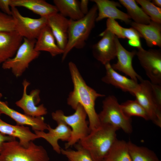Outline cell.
<instances>
[{
	"label": "cell",
	"mask_w": 161,
	"mask_h": 161,
	"mask_svg": "<svg viewBox=\"0 0 161 161\" xmlns=\"http://www.w3.org/2000/svg\"><path fill=\"white\" fill-rule=\"evenodd\" d=\"M74 145L75 150L61 148V154L65 156L68 161H94L89 152L79 143Z\"/></svg>",
	"instance_id": "cell-30"
},
{
	"label": "cell",
	"mask_w": 161,
	"mask_h": 161,
	"mask_svg": "<svg viewBox=\"0 0 161 161\" xmlns=\"http://www.w3.org/2000/svg\"><path fill=\"white\" fill-rule=\"evenodd\" d=\"M58 125L55 128H52L49 124L48 125V131H34V133L39 138L45 140L52 146L53 150L58 154H61V148L58 144V141L67 142L70 138L71 129L64 123L60 121L57 122Z\"/></svg>",
	"instance_id": "cell-15"
},
{
	"label": "cell",
	"mask_w": 161,
	"mask_h": 161,
	"mask_svg": "<svg viewBox=\"0 0 161 161\" xmlns=\"http://www.w3.org/2000/svg\"><path fill=\"white\" fill-rule=\"evenodd\" d=\"M144 38L147 46L161 47V24L151 21L148 24L137 23L131 21L130 24Z\"/></svg>",
	"instance_id": "cell-21"
},
{
	"label": "cell",
	"mask_w": 161,
	"mask_h": 161,
	"mask_svg": "<svg viewBox=\"0 0 161 161\" xmlns=\"http://www.w3.org/2000/svg\"><path fill=\"white\" fill-rule=\"evenodd\" d=\"M99 35L102 38L93 46L92 54L97 60L105 65L116 57L115 35L106 29Z\"/></svg>",
	"instance_id": "cell-12"
},
{
	"label": "cell",
	"mask_w": 161,
	"mask_h": 161,
	"mask_svg": "<svg viewBox=\"0 0 161 161\" xmlns=\"http://www.w3.org/2000/svg\"><path fill=\"white\" fill-rule=\"evenodd\" d=\"M127 143L132 161H160L155 153L148 148L138 146L130 140Z\"/></svg>",
	"instance_id": "cell-28"
},
{
	"label": "cell",
	"mask_w": 161,
	"mask_h": 161,
	"mask_svg": "<svg viewBox=\"0 0 161 161\" xmlns=\"http://www.w3.org/2000/svg\"><path fill=\"white\" fill-rule=\"evenodd\" d=\"M1 161H49L48 153L42 146L30 142L25 147L15 140L4 142L0 152Z\"/></svg>",
	"instance_id": "cell-4"
},
{
	"label": "cell",
	"mask_w": 161,
	"mask_h": 161,
	"mask_svg": "<svg viewBox=\"0 0 161 161\" xmlns=\"http://www.w3.org/2000/svg\"><path fill=\"white\" fill-rule=\"evenodd\" d=\"M89 1L87 0H81L80 2V8L81 13L84 15L87 14L89 12Z\"/></svg>",
	"instance_id": "cell-34"
},
{
	"label": "cell",
	"mask_w": 161,
	"mask_h": 161,
	"mask_svg": "<svg viewBox=\"0 0 161 161\" xmlns=\"http://www.w3.org/2000/svg\"><path fill=\"white\" fill-rule=\"evenodd\" d=\"M35 49L49 52L52 57L63 54V50L58 45L49 27L47 25L42 30L36 39Z\"/></svg>",
	"instance_id": "cell-24"
},
{
	"label": "cell",
	"mask_w": 161,
	"mask_h": 161,
	"mask_svg": "<svg viewBox=\"0 0 161 161\" xmlns=\"http://www.w3.org/2000/svg\"><path fill=\"white\" fill-rule=\"evenodd\" d=\"M23 40L16 31L0 32V64L14 56Z\"/></svg>",
	"instance_id": "cell-17"
},
{
	"label": "cell",
	"mask_w": 161,
	"mask_h": 161,
	"mask_svg": "<svg viewBox=\"0 0 161 161\" xmlns=\"http://www.w3.org/2000/svg\"><path fill=\"white\" fill-rule=\"evenodd\" d=\"M11 16L15 23V31L23 38L36 39L47 25V18H32L22 16L16 7H11Z\"/></svg>",
	"instance_id": "cell-9"
},
{
	"label": "cell",
	"mask_w": 161,
	"mask_h": 161,
	"mask_svg": "<svg viewBox=\"0 0 161 161\" xmlns=\"http://www.w3.org/2000/svg\"><path fill=\"white\" fill-rule=\"evenodd\" d=\"M104 160L106 161H132L127 142L117 139Z\"/></svg>",
	"instance_id": "cell-26"
},
{
	"label": "cell",
	"mask_w": 161,
	"mask_h": 161,
	"mask_svg": "<svg viewBox=\"0 0 161 161\" xmlns=\"http://www.w3.org/2000/svg\"><path fill=\"white\" fill-rule=\"evenodd\" d=\"M0 161H1L0 160Z\"/></svg>",
	"instance_id": "cell-38"
},
{
	"label": "cell",
	"mask_w": 161,
	"mask_h": 161,
	"mask_svg": "<svg viewBox=\"0 0 161 161\" xmlns=\"http://www.w3.org/2000/svg\"><path fill=\"white\" fill-rule=\"evenodd\" d=\"M10 7H25L40 17L47 18L58 12L55 5L44 0H11Z\"/></svg>",
	"instance_id": "cell-22"
},
{
	"label": "cell",
	"mask_w": 161,
	"mask_h": 161,
	"mask_svg": "<svg viewBox=\"0 0 161 161\" xmlns=\"http://www.w3.org/2000/svg\"><path fill=\"white\" fill-rule=\"evenodd\" d=\"M36 39L23 38L22 42L14 56L2 64L4 69H11L16 78L21 77L28 68L30 63L38 58L40 52L35 49Z\"/></svg>",
	"instance_id": "cell-7"
},
{
	"label": "cell",
	"mask_w": 161,
	"mask_h": 161,
	"mask_svg": "<svg viewBox=\"0 0 161 161\" xmlns=\"http://www.w3.org/2000/svg\"><path fill=\"white\" fill-rule=\"evenodd\" d=\"M15 31V23L14 18L0 10V32Z\"/></svg>",
	"instance_id": "cell-32"
},
{
	"label": "cell",
	"mask_w": 161,
	"mask_h": 161,
	"mask_svg": "<svg viewBox=\"0 0 161 161\" xmlns=\"http://www.w3.org/2000/svg\"><path fill=\"white\" fill-rule=\"evenodd\" d=\"M100 124H109L127 134L132 131L131 118L123 113L117 98L110 95L103 101L102 110L98 114Z\"/></svg>",
	"instance_id": "cell-6"
},
{
	"label": "cell",
	"mask_w": 161,
	"mask_h": 161,
	"mask_svg": "<svg viewBox=\"0 0 161 161\" xmlns=\"http://www.w3.org/2000/svg\"><path fill=\"white\" fill-rule=\"evenodd\" d=\"M104 66L106 74L102 78V81L120 89L124 92H129L133 95L138 84V82L118 73L112 68L110 63Z\"/></svg>",
	"instance_id": "cell-19"
},
{
	"label": "cell",
	"mask_w": 161,
	"mask_h": 161,
	"mask_svg": "<svg viewBox=\"0 0 161 161\" xmlns=\"http://www.w3.org/2000/svg\"><path fill=\"white\" fill-rule=\"evenodd\" d=\"M136 2L142 7L145 13L151 20L158 23L161 24V8L154 5L149 0H136Z\"/></svg>",
	"instance_id": "cell-31"
},
{
	"label": "cell",
	"mask_w": 161,
	"mask_h": 161,
	"mask_svg": "<svg viewBox=\"0 0 161 161\" xmlns=\"http://www.w3.org/2000/svg\"><path fill=\"white\" fill-rule=\"evenodd\" d=\"M1 114L0 112V132L16 138H18L20 144L25 147L28 146L30 142L39 138L35 133L31 131L28 127L12 125L3 121L0 117Z\"/></svg>",
	"instance_id": "cell-20"
},
{
	"label": "cell",
	"mask_w": 161,
	"mask_h": 161,
	"mask_svg": "<svg viewBox=\"0 0 161 161\" xmlns=\"http://www.w3.org/2000/svg\"><path fill=\"white\" fill-rule=\"evenodd\" d=\"M140 83L133 95L147 113L150 120L157 126L161 127V106L156 102L153 92L152 84L148 80H140Z\"/></svg>",
	"instance_id": "cell-8"
},
{
	"label": "cell",
	"mask_w": 161,
	"mask_h": 161,
	"mask_svg": "<svg viewBox=\"0 0 161 161\" xmlns=\"http://www.w3.org/2000/svg\"><path fill=\"white\" fill-rule=\"evenodd\" d=\"M124 114L127 117L132 116L142 117L146 120H150L145 110L136 100H128L120 104Z\"/></svg>",
	"instance_id": "cell-29"
},
{
	"label": "cell",
	"mask_w": 161,
	"mask_h": 161,
	"mask_svg": "<svg viewBox=\"0 0 161 161\" xmlns=\"http://www.w3.org/2000/svg\"><path fill=\"white\" fill-rule=\"evenodd\" d=\"M47 19V25L50 28L58 45L64 51L68 41L69 20L58 13Z\"/></svg>",
	"instance_id": "cell-16"
},
{
	"label": "cell",
	"mask_w": 161,
	"mask_h": 161,
	"mask_svg": "<svg viewBox=\"0 0 161 161\" xmlns=\"http://www.w3.org/2000/svg\"><path fill=\"white\" fill-rule=\"evenodd\" d=\"M15 140L16 138L14 137L6 135L0 132V152L4 142Z\"/></svg>",
	"instance_id": "cell-35"
},
{
	"label": "cell",
	"mask_w": 161,
	"mask_h": 161,
	"mask_svg": "<svg viewBox=\"0 0 161 161\" xmlns=\"http://www.w3.org/2000/svg\"><path fill=\"white\" fill-rule=\"evenodd\" d=\"M120 4L126 9L127 14L134 22L139 24H148L151 20L150 18L137 4L135 0H119Z\"/></svg>",
	"instance_id": "cell-27"
},
{
	"label": "cell",
	"mask_w": 161,
	"mask_h": 161,
	"mask_svg": "<svg viewBox=\"0 0 161 161\" xmlns=\"http://www.w3.org/2000/svg\"><path fill=\"white\" fill-rule=\"evenodd\" d=\"M73 114L69 115H65L61 110H58L51 114L52 119L57 123L63 122L71 129V135L65 144V149L74 145L90 132L86 120L87 114L83 107L78 104Z\"/></svg>",
	"instance_id": "cell-5"
},
{
	"label": "cell",
	"mask_w": 161,
	"mask_h": 161,
	"mask_svg": "<svg viewBox=\"0 0 161 161\" xmlns=\"http://www.w3.org/2000/svg\"><path fill=\"white\" fill-rule=\"evenodd\" d=\"M136 55L152 84L161 85V52L160 50L138 49Z\"/></svg>",
	"instance_id": "cell-10"
},
{
	"label": "cell",
	"mask_w": 161,
	"mask_h": 161,
	"mask_svg": "<svg viewBox=\"0 0 161 161\" xmlns=\"http://www.w3.org/2000/svg\"><path fill=\"white\" fill-rule=\"evenodd\" d=\"M2 97L0 92V112L14 120L17 125L30 126L34 131H44L47 129L48 124L42 116L32 117L16 111L10 107L6 102L1 100Z\"/></svg>",
	"instance_id": "cell-13"
},
{
	"label": "cell",
	"mask_w": 161,
	"mask_h": 161,
	"mask_svg": "<svg viewBox=\"0 0 161 161\" xmlns=\"http://www.w3.org/2000/svg\"><path fill=\"white\" fill-rule=\"evenodd\" d=\"M101 161H106L104 160H103Z\"/></svg>",
	"instance_id": "cell-37"
},
{
	"label": "cell",
	"mask_w": 161,
	"mask_h": 161,
	"mask_svg": "<svg viewBox=\"0 0 161 161\" xmlns=\"http://www.w3.org/2000/svg\"><path fill=\"white\" fill-rule=\"evenodd\" d=\"M106 29L109 30L118 38L128 39V44L130 46L137 49L142 47L139 33L133 27L125 28L121 26L115 20L107 19Z\"/></svg>",
	"instance_id": "cell-23"
},
{
	"label": "cell",
	"mask_w": 161,
	"mask_h": 161,
	"mask_svg": "<svg viewBox=\"0 0 161 161\" xmlns=\"http://www.w3.org/2000/svg\"><path fill=\"white\" fill-rule=\"evenodd\" d=\"M115 41L117 49V62L111 65L114 70L119 71L129 76L131 79L137 82L142 78L134 69L132 65V60L136 55L137 51L134 50L129 51L126 50L121 44L118 38L115 36Z\"/></svg>",
	"instance_id": "cell-14"
},
{
	"label": "cell",
	"mask_w": 161,
	"mask_h": 161,
	"mask_svg": "<svg viewBox=\"0 0 161 161\" xmlns=\"http://www.w3.org/2000/svg\"><path fill=\"white\" fill-rule=\"evenodd\" d=\"M97 6L98 13L96 21H99L105 18L115 20L118 19L127 24L131 22L130 17L126 13L119 10L117 7H121L120 3L109 0H92Z\"/></svg>",
	"instance_id": "cell-18"
},
{
	"label": "cell",
	"mask_w": 161,
	"mask_h": 161,
	"mask_svg": "<svg viewBox=\"0 0 161 161\" xmlns=\"http://www.w3.org/2000/svg\"><path fill=\"white\" fill-rule=\"evenodd\" d=\"M11 1L0 0V10L5 14L11 16V9L10 8Z\"/></svg>",
	"instance_id": "cell-33"
},
{
	"label": "cell",
	"mask_w": 161,
	"mask_h": 161,
	"mask_svg": "<svg viewBox=\"0 0 161 161\" xmlns=\"http://www.w3.org/2000/svg\"><path fill=\"white\" fill-rule=\"evenodd\" d=\"M68 67L73 89L68 95L67 103L75 110L78 104L83 107L88 117L91 131L100 124L98 114L95 109V101L97 98L105 95L97 93L86 84L74 63L69 62Z\"/></svg>",
	"instance_id": "cell-1"
},
{
	"label": "cell",
	"mask_w": 161,
	"mask_h": 161,
	"mask_svg": "<svg viewBox=\"0 0 161 161\" xmlns=\"http://www.w3.org/2000/svg\"><path fill=\"white\" fill-rule=\"evenodd\" d=\"M97 8L95 4L87 14L77 20L69 19L68 41L64 51L62 61H64L69 52L73 48H83L95 26L97 16Z\"/></svg>",
	"instance_id": "cell-3"
},
{
	"label": "cell",
	"mask_w": 161,
	"mask_h": 161,
	"mask_svg": "<svg viewBox=\"0 0 161 161\" xmlns=\"http://www.w3.org/2000/svg\"><path fill=\"white\" fill-rule=\"evenodd\" d=\"M22 84V96L19 100L16 102V105L23 111L24 114L30 116L39 117L46 115L47 113V109L44 104L37 106L41 100L40 90H32L29 94H28L27 89L30 83L25 79L23 80Z\"/></svg>",
	"instance_id": "cell-11"
},
{
	"label": "cell",
	"mask_w": 161,
	"mask_h": 161,
	"mask_svg": "<svg viewBox=\"0 0 161 161\" xmlns=\"http://www.w3.org/2000/svg\"><path fill=\"white\" fill-rule=\"evenodd\" d=\"M151 2L154 5L158 7L161 8V0H153Z\"/></svg>",
	"instance_id": "cell-36"
},
{
	"label": "cell",
	"mask_w": 161,
	"mask_h": 161,
	"mask_svg": "<svg viewBox=\"0 0 161 161\" xmlns=\"http://www.w3.org/2000/svg\"><path fill=\"white\" fill-rule=\"evenodd\" d=\"M118 129L109 124H100L78 143L89 153L94 161L104 159L117 139Z\"/></svg>",
	"instance_id": "cell-2"
},
{
	"label": "cell",
	"mask_w": 161,
	"mask_h": 161,
	"mask_svg": "<svg viewBox=\"0 0 161 161\" xmlns=\"http://www.w3.org/2000/svg\"><path fill=\"white\" fill-rule=\"evenodd\" d=\"M53 2L59 13L63 16L69 17V19L77 20L84 15L79 7L80 2L77 0H54Z\"/></svg>",
	"instance_id": "cell-25"
}]
</instances>
